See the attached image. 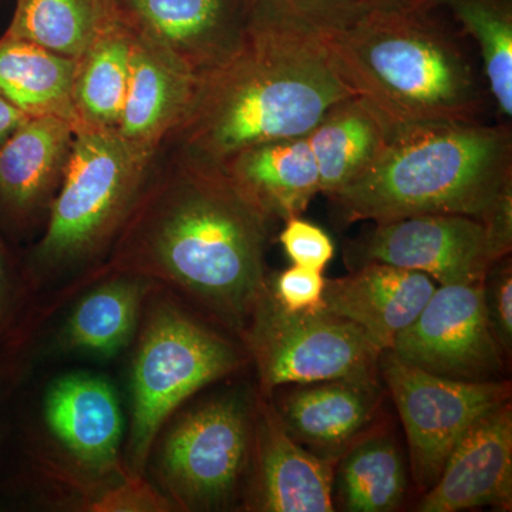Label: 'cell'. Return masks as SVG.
<instances>
[{
    "instance_id": "cell-18",
    "label": "cell",
    "mask_w": 512,
    "mask_h": 512,
    "mask_svg": "<svg viewBox=\"0 0 512 512\" xmlns=\"http://www.w3.org/2000/svg\"><path fill=\"white\" fill-rule=\"evenodd\" d=\"M43 412L49 430L83 466L101 471L119 463L123 412L107 380L86 373L60 377L47 390Z\"/></svg>"
},
{
    "instance_id": "cell-16",
    "label": "cell",
    "mask_w": 512,
    "mask_h": 512,
    "mask_svg": "<svg viewBox=\"0 0 512 512\" xmlns=\"http://www.w3.org/2000/svg\"><path fill=\"white\" fill-rule=\"evenodd\" d=\"M200 76L170 50L134 30L130 77L117 134L157 157L197 94Z\"/></svg>"
},
{
    "instance_id": "cell-30",
    "label": "cell",
    "mask_w": 512,
    "mask_h": 512,
    "mask_svg": "<svg viewBox=\"0 0 512 512\" xmlns=\"http://www.w3.org/2000/svg\"><path fill=\"white\" fill-rule=\"evenodd\" d=\"M279 242L292 265L303 268L323 272L335 256V245L329 235L302 217L285 221Z\"/></svg>"
},
{
    "instance_id": "cell-34",
    "label": "cell",
    "mask_w": 512,
    "mask_h": 512,
    "mask_svg": "<svg viewBox=\"0 0 512 512\" xmlns=\"http://www.w3.org/2000/svg\"><path fill=\"white\" fill-rule=\"evenodd\" d=\"M13 278L12 269H10L9 256L5 245L0 241V325L5 319L6 313L10 308L13 298Z\"/></svg>"
},
{
    "instance_id": "cell-25",
    "label": "cell",
    "mask_w": 512,
    "mask_h": 512,
    "mask_svg": "<svg viewBox=\"0 0 512 512\" xmlns=\"http://www.w3.org/2000/svg\"><path fill=\"white\" fill-rule=\"evenodd\" d=\"M119 18L116 0H16L3 35L77 60Z\"/></svg>"
},
{
    "instance_id": "cell-15",
    "label": "cell",
    "mask_w": 512,
    "mask_h": 512,
    "mask_svg": "<svg viewBox=\"0 0 512 512\" xmlns=\"http://www.w3.org/2000/svg\"><path fill=\"white\" fill-rule=\"evenodd\" d=\"M512 412L505 402L467 431L448 456L417 511L460 512L511 507Z\"/></svg>"
},
{
    "instance_id": "cell-13",
    "label": "cell",
    "mask_w": 512,
    "mask_h": 512,
    "mask_svg": "<svg viewBox=\"0 0 512 512\" xmlns=\"http://www.w3.org/2000/svg\"><path fill=\"white\" fill-rule=\"evenodd\" d=\"M136 32L180 57L198 76L228 62L251 28L248 0H116Z\"/></svg>"
},
{
    "instance_id": "cell-33",
    "label": "cell",
    "mask_w": 512,
    "mask_h": 512,
    "mask_svg": "<svg viewBox=\"0 0 512 512\" xmlns=\"http://www.w3.org/2000/svg\"><path fill=\"white\" fill-rule=\"evenodd\" d=\"M29 119L32 117L13 106L5 97L0 96V146Z\"/></svg>"
},
{
    "instance_id": "cell-32",
    "label": "cell",
    "mask_w": 512,
    "mask_h": 512,
    "mask_svg": "<svg viewBox=\"0 0 512 512\" xmlns=\"http://www.w3.org/2000/svg\"><path fill=\"white\" fill-rule=\"evenodd\" d=\"M173 503L168 497L156 493L141 477L131 474L130 480L104 494L99 503L93 504L96 511H170Z\"/></svg>"
},
{
    "instance_id": "cell-17",
    "label": "cell",
    "mask_w": 512,
    "mask_h": 512,
    "mask_svg": "<svg viewBox=\"0 0 512 512\" xmlns=\"http://www.w3.org/2000/svg\"><path fill=\"white\" fill-rule=\"evenodd\" d=\"M434 289L433 279L421 272L367 262L350 275L326 281L323 311L355 323L377 348L390 350Z\"/></svg>"
},
{
    "instance_id": "cell-20",
    "label": "cell",
    "mask_w": 512,
    "mask_h": 512,
    "mask_svg": "<svg viewBox=\"0 0 512 512\" xmlns=\"http://www.w3.org/2000/svg\"><path fill=\"white\" fill-rule=\"evenodd\" d=\"M221 167L275 221L302 217L320 194L318 165L306 136L245 148Z\"/></svg>"
},
{
    "instance_id": "cell-4",
    "label": "cell",
    "mask_w": 512,
    "mask_h": 512,
    "mask_svg": "<svg viewBox=\"0 0 512 512\" xmlns=\"http://www.w3.org/2000/svg\"><path fill=\"white\" fill-rule=\"evenodd\" d=\"M430 12H366L323 37L340 76L390 128L476 123L487 109L476 67Z\"/></svg>"
},
{
    "instance_id": "cell-11",
    "label": "cell",
    "mask_w": 512,
    "mask_h": 512,
    "mask_svg": "<svg viewBox=\"0 0 512 512\" xmlns=\"http://www.w3.org/2000/svg\"><path fill=\"white\" fill-rule=\"evenodd\" d=\"M349 255L359 266H399L421 272L439 285L484 282L495 265L485 225L466 215H414L377 222L352 242Z\"/></svg>"
},
{
    "instance_id": "cell-28",
    "label": "cell",
    "mask_w": 512,
    "mask_h": 512,
    "mask_svg": "<svg viewBox=\"0 0 512 512\" xmlns=\"http://www.w3.org/2000/svg\"><path fill=\"white\" fill-rule=\"evenodd\" d=\"M252 22L274 23L319 37L350 28L367 12L362 0H248Z\"/></svg>"
},
{
    "instance_id": "cell-12",
    "label": "cell",
    "mask_w": 512,
    "mask_h": 512,
    "mask_svg": "<svg viewBox=\"0 0 512 512\" xmlns=\"http://www.w3.org/2000/svg\"><path fill=\"white\" fill-rule=\"evenodd\" d=\"M335 460L305 450L278 410L259 400L252 410L247 507L264 512L335 511Z\"/></svg>"
},
{
    "instance_id": "cell-24",
    "label": "cell",
    "mask_w": 512,
    "mask_h": 512,
    "mask_svg": "<svg viewBox=\"0 0 512 512\" xmlns=\"http://www.w3.org/2000/svg\"><path fill=\"white\" fill-rule=\"evenodd\" d=\"M133 40L134 29L120 15L77 59L73 103L82 128L110 131L119 128Z\"/></svg>"
},
{
    "instance_id": "cell-7",
    "label": "cell",
    "mask_w": 512,
    "mask_h": 512,
    "mask_svg": "<svg viewBox=\"0 0 512 512\" xmlns=\"http://www.w3.org/2000/svg\"><path fill=\"white\" fill-rule=\"evenodd\" d=\"M242 339L264 396L285 384L376 379L383 352L355 323L323 309L285 311L269 288Z\"/></svg>"
},
{
    "instance_id": "cell-29",
    "label": "cell",
    "mask_w": 512,
    "mask_h": 512,
    "mask_svg": "<svg viewBox=\"0 0 512 512\" xmlns=\"http://www.w3.org/2000/svg\"><path fill=\"white\" fill-rule=\"evenodd\" d=\"M326 281L323 272L292 265L268 284L272 298L285 311L303 313L323 309Z\"/></svg>"
},
{
    "instance_id": "cell-35",
    "label": "cell",
    "mask_w": 512,
    "mask_h": 512,
    "mask_svg": "<svg viewBox=\"0 0 512 512\" xmlns=\"http://www.w3.org/2000/svg\"><path fill=\"white\" fill-rule=\"evenodd\" d=\"M367 12H407L433 9L431 0H362Z\"/></svg>"
},
{
    "instance_id": "cell-21",
    "label": "cell",
    "mask_w": 512,
    "mask_h": 512,
    "mask_svg": "<svg viewBox=\"0 0 512 512\" xmlns=\"http://www.w3.org/2000/svg\"><path fill=\"white\" fill-rule=\"evenodd\" d=\"M390 127L359 96L340 101L306 138L318 165L320 194H335L365 174L386 146Z\"/></svg>"
},
{
    "instance_id": "cell-1",
    "label": "cell",
    "mask_w": 512,
    "mask_h": 512,
    "mask_svg": "<svg viewBox=\"0 0 512 512\" xmlns=\"http://www.w3.org/2000/svg\"><path fill=\"white\" fill-rule=\"evenodd\" d=\"M274 221L220 165L171 153L153 165L109 259L86 279L140 276L242 338L268 291Z\"/></svg>"
},
{
    "instance_id": "cell-8",
    "label": "cell",
    "mask_w": 512,
    "mask_h": 512,
    "mask_svg": "<svg viewBox=\"0 0 512 512\" xmlns=\"http://www.w3.org/2000/svg\"><path fill=\"white\" fill-rule=\"evenodd\" d=\"M252 406L242 394L215 397L183 414L161 444L157 467L174 507L222 510L248 476Z\"/></svg>"
},
{
    "instance_id": "cell-31",
    "label": "cell",
    "mask_w": 512,
    "mask_h": 512,
    "mask_svg": "<svg viewBox=\"0 0 512 512\" xmlns=\"http://www.w3.org/2000/svg\"><path fill=\"white\" fill-rule=\"evenodd\" d=\"M484 301L488 322L500 348L507 352L512 345V272L511 264L495 265L484 279Z\"/></svg>"
},
{
    "instance_id": "cell-23",
    "label": "cell",
    "mask_w": 512,
    "mask_h": 512,
    "mask_svg": "<svg viewBox=\"0 0 512 512\" xmlns=\"http://www.w3.org/2000/svg\"><path fill=\"white\" fill-rule=\"evenodd\" d=\"M77 60L28 40L0 36V96L29 117H56L82 130L73 103Z\"/></svg>"
},
{
    "instance_id": "cell-3",
    "label": "cell",
    "mask_w": 512,
    "mask_h": 512,
    "mask_svg": "<svg viewBox=\"0 0 512 512\" xmlns=\"http://www.w3.org/2000/svg\"><path fill=\"white\" fill-rule=\"evenodd\" d=\"M508 194L511 127L476 121L390 128L375 164L329 198L345 222L427 214L484 222Z\"/></svg>"
},
{
    "instance_id": "cell-10",
    "label": "cell",
    "mask_w": 512,
    "mask_h": 512,
    "mask_svg": "<svg viewBox=\"0 0 512 512\" xmlns=\"http://www.w3.org/2000/svg\"><path fill=\"white\" fill-rule=\"evenodd\" d=\"M390 350L433 375L470 382L493 379L503 370V349L488 322L484 282L434 289Z\"/></svg>"
},
{
    "instance_id": "cell-5",
    "label": "cell",
    "mask_w": 512,
    "mask_h": 512,
    "mask_svg": "<svg viewBox=\"0 0 512 512\" xmlns=\"http://www.w3.org/2000/svg\"><path fill=\"white\" fill-rule=\"evenodd\" d=\"M156 158L131 147L117 131H76L45 232L26 262L25 279L33 289L109 254Z\"/></svg>"
},
{
    "instance_id": "cell-26",
    "label": "cell",
    "mask_w": 512,
    "mask_h": 512,
    "mask_svg": "<svg viewBox=\"0 0 512 512\" xmlns=\"http://www.w3.org/2000/svg\"><path fill=\"white\" fill-rule=\"evenodd\" d=\"M407 490L406 466L390 437L367 436L343 453L335 470L333 494L342 510L389 512L399 508Z\"/></svg>"
},
{
    "instance_id": "cell-14",
    "label": "cell",
    "mask_w": 512,
    "mask_h": 512,
    "mask_svg": "<svg viewBox=\"0 0 512 512\" xmlns=\"http://www.w3.org/2000/svg\"><path fill=\"white\" fill-rule=\"evenodd\" d=\"M76 131L56 117H32L0 146V227L20 234L50 210Z\"/></svg>"
},
{
    "instance_id": "cell-22",
    "label": "cell",
    "mask_w": 512,
    "mask_h": 512,
    "mask_svg": "<svg viewBox=\"0 0 512 512\" xmlns=\"http://www.w3.org/2000/svg\"><path fill=\"white\" fill-rule=\"evenodd\" d=\"M156 288L134 275H110L74 306L60 345L69 352L109 357L126 348L136 335L143 306Z\"/></svg>"
},
{
    "instance_id": "cell-2",
    "label": "cell",
    "mask_w": 512,
    "mask_h": 512,
    "mask_svg": "<svg viewBox=\"0 0 512 512\" xmlns=\"http://www.w3.org/2000/svg\"><path fill=\"white\" fill-rule=\"evenodd\" d=\"M352 96L322 37L251 22L238 52L200 76L187 116L165 144L221 167L245 148L306 136Z\"/></svg>"
},
{
    "instance_id": "cell-27",
    "label": "cell",
    "mask_w": 512,
    "mask_h": 512,
    "mask_svg": "<svg viewBox=\"0 0 512 512\" xmlns=\"http://www.w3.org/2000/svg\"><path fill=\"white\" fill-rule=\"evenodd\" d=\"M476 40L485 84L504 119L512 117V0H431Z\"/></svg>"
},
{
    "instance_id": "cell-19",
    "label": "cell",
    "mask_w": 512,
    "mask_h": 512,
    "mask_svg": "<svg viewBox=\"0 0 512 512\" xmlns=\"http://www.w3.org/2000/svg\"><path fill=\"white\" fill-rule=\"evenodd\" d=\"M377 380H329L296 389L282 404L286 430L320 456L339 457L369 426L379 406Z\"/></svg>"
},
{
    "instance_id": "cell-6",
    "label": "cell",
    "mask_w": 512,
    "mask_h": 512,
    "mask_svg": "<svg viewBox=\"0 0 512 512\" xmlns=\"http://www.w3.org/2000/svg\"><path fill=\"white\" fill-rule=\"evenodd\" d=\"M147 305L131 370L127 463L143 477L165 421L202 387L244 365L241 350L168 298Z\"/></svg>"
},
{
    "instance_id": "cell-9",
    "label": "cell",
    "mask_w": 512,
    "mask_h": 512,
    "mask_svg": "<svg viewBox=\"0 0 512 512\" xmlns=\"http://www.w3.org/2000/svg\"><path fill=\"white\" fill-rule=\"evenodd\" d=\"M379 370L406 430L413 476L426 491L458 441L511 396L510 383L433 375L403 362L392 350H383Z\"/></svg>"
}]
</instances>
